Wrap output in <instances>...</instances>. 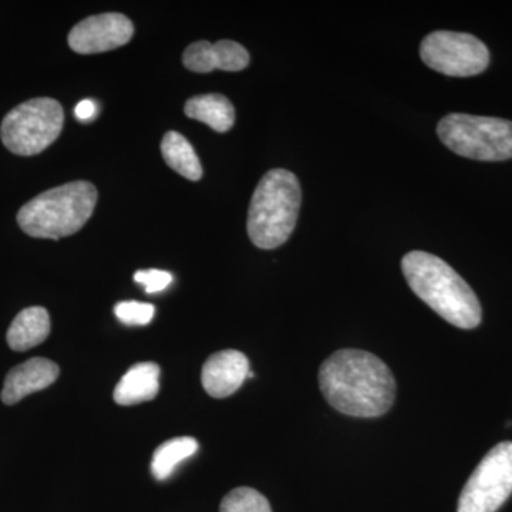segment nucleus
Here are the masks:
<instances>
[{"mask_svg": "<svg viewBox=\"0 0 512 512\" xmlns=\"http://www.w3.org/2000/svg\"><path fill=\"white\" fill-rule=\"evenodd\" d=\"M220 512H272L268 500L249 487H239L225 495Z\"/></svg>", "mask_w": 512, "mask_h": 512, "instance_id": "nucleus-18", "label": "nucleus"}, {"mask_svg": "<svg viewBox=\"0 0 512 512\" xmlns=\"http://www.w3.org/2000/svg\"><path fill=\"white\" fill-rule=\"evenodd\" d=\"M512 494V441L488 451L468 478L457 512H495Z\"/></svg>", "mask_w": 512, "mask_h": 512, "instance_id": "nucleus-7", "label": "nucleus"}, {"mask_svg": "<svg viewBox=\"0 0 512 512\" xmlns=\"http://www.w3.org/2000/svg\"><path fill=\"white\" fill-rule=\"evenodd\" d=\"M326 402L352 417H379L392 409L396 380L382 359L365 350L342 349L319 369Z\"/></svg>", "mask_w": 512, "mask_h": 512, "instance_id": "nucleus-1", "label": "nucleus"}, {"mask_svg": "<svg viewBox=\"0 0 512 512\" xmlns=\"http://www.w3.org/2000/svg\"><path fill=\"white\" fill-rule=\"evenodd\" d=\"M114 313L124 325L144 326L153 320L156 308L151 303L127 301L117 303Z\"/></svg>", "mask_w": 512, "mask_h": 512, "instance_id": "nucleus-19", "label": "nucleus"}, {"mask_svg": "<svg viewBox=\"0 0 512 512\" xmlns=\"http://www.w3.org/2000/svg\"><path fill=\"white\" fill-rule=\"evenodd\" d=\"M50 333V316L45 308L33 306L16 316L6 335L10 349L26 352L45 342Z\"/></svg>", "mask_w": 512, "mask_h": 512, "instance_id": "nucleus-13", "label": "nucleus"}, {"mask_svg": "<svg viewBox=\"0 0 512 512\" xmlns=\"http://www.w3.org/2000/svg\"><path fill=\"white\" fill-rule=\"evenodd\" d=\"M185 116L207 124L218 133H227L235 123V109L222 94H202L185 103Z\"/></svg>", "mask_w": 512, "mask_h": 512, "instance_id": "nucleus-14", "label": "nucleus"}, {"mask_svg": "<svg viewBox=\"0 0 512 512\" xmlns=\"http://www.w3.org/2000/svg\"><path fill=\"white\" fill-rule=\"evenodd\" d=\"M212 63L215 70L241 72L248 67L249 53L234 40H220L212 45Z\"/></svg>", "mask_w": 512, "mask_h": 512, "instance_id": "nucleus-17", "label": "nucleus"}, {"mask_svg": "<svg viewBox=\"0 0 512 512\" xmlns=\"http://www.w3.org/2000/svg\"><path fill=\"white\" fill-rule=\"evenodd\" d=\"M402 269L412 291L441 318L460 329L480 325L483 311L476 293L439 256L409 252L402 259Z\"/></svg>", "mask_w": 512, "mask_h": 512, "instance_id": "nucleus-2", "label": "nucleus"}, {"mask_svg": "<svg viewBox=\"0 0 512 512\" xmlns=\"http://www.w3.org/2000/svg\"><path fill=\"white\" fill-rule=\"evenodd\" d=\"M302 191L296 175L284 168L259 181L248 211V235L255 247L275 249L291 237L298 221Z\"/></svg>", "mask_w": 512, "mask_h": 512, "instance_id": "nucleus-3", "label": "nucleus"}, {"mask_svg": "<svg viewBox=\"0 0 512 512\" xmlns=\"http://www.w3.org/2000/svg\"><path fill=\"white\" fill-rule=\"evenodd\" d=\"M59 373V366L45 357H35L22 365L13 367L3 384L2 402L12 406L29 394L52 386L59 377Z\"/></svg>", "mask_w": 512, "mask_h": 512, "instance_id": "nucleus-11", "label": "nucleus"}, {"mask_svg": "<svg viewBox=\"0 0 512 512\" xmlns=\"http://www.w3.org/2000/svg\"><path fill=\"white\" fill-rule=\"evenodd\" d=\"M198 450L197 440L192 437H175L167 440L157 447L154 451L153 461H151V471L158 481L167 480L173 474L174 468L194 456Z\"/></svg>", "mask_w": 512, "mask_h": 512, "instance_id": "nucleus-16", "label": "nucleus"}, {"mask_svg": "<svg viewBox=\"0 0 512 512\" xmlns=\"http://www.w3.org/2000/svg\"><path fill=\"white\" fill-rule=\"evenodd\" d=\"M134 281L143 285L147 293H156L164 291L173 282V275L161 269H147V271H138L134 274Z\"/></svg>", "mask_w": 512, "mask_h": 512, "instance_id": "nucleus-21", "label": "nucleus"}, {"mask_svg": "<svg viewBox=\"0 0 512 512\" xmlns=\"http://www.w3.org/2000/svg\"><path fill=\"white\" fill-rule=\"evenodd\" d=\"M184 66L194 73L214 72L212 63V43L208 40L192 43L185 49L183 56Z\"/></svg>", "mask_w": 512, "mask_h": 512, "instance_id": "nucleus-20", "label": "nucleus"}, {"mask_svg": "<svg viewBox=\"0 0 512 512\" xmlns=\"http://www.w3.org/2000/svg\"><path fill=\"white\" fill-rule=\"evenodd\" d=\"M134 25L120 13H103L77 23L69 35V46L79 55H96L127 45Z\"/></svg>", "mask_w": 512, "mask_h": 512, "instance_id": "nucleus-9", "label": "nucleus"}, {"mask_svg": "<svg viewBox=\"0 0 512 512\" xmlns=\"http://www.w3.org/2000/svg\"><path fill=\"white\" fill-rule=\"evenodd\" d=\"M160 392V367L156 363H138L127 370L114 389V400L120 406L150 402Z\"/></svg>", "mask_w": 512, "mask_h": 512, "instance_id": "nucleus-12", "label": "nucleus"}, {"mask_svg": "<svg viewBox=\"0 0 512 512\" xmlns=\"http://www.w3.org/2000/svg\"><path fill=\"white\" fill-rule=\"evenodd\" d=\"M161 153L168 167L175 173L183 175L190 181L201 180L202 165L200 158L195 154L194 148L188 143L187 138L177 131H168L161 143Z\"/></svg>", "mask_w": 512, "mask_h": 512, "instance_id": "nucleus-15", "label": "nucleus"}, {"mask_svg": "<svg viewBox=\"0 0 512 512\" xmlns=\"http://www.w3.org/2000/svg\"><path fill=\"white\" fill-rule=\"evenodd\" d=\"M441 143L458 156L478 161L512 158V121L448 114L437 126Z\"/></svg>", "mask_w": 512, "mask_h": 512, "instance_id": "nucleus-5", "label": "nucleus"}, {"mask_svg": "<svg viewBox=\"0 0 512 512\" xmlns=\"http://www.w3.org/2000/svg\"><path fill=\"white\" fill-rule=\"evenodd\" d=\"M248 357L238 350H222L208 357L202 366L201 382L205 392L215 399H224L237 392L248 379Z\"/></svg>", "mask_w": 512, "mask_h": 512, "instance_id": "nucleus-10", "label": "nucleus"}, {"mask_svg": "<svg viewBox=\"0 0 512 512\" xmlns=\"http://www.w3.org/2000/svg\"><path fill=\"white\" fill-rule=\"evenodd\" d=\"M97 197L96 187L87 181H74L52 188L20 208L19 227L32 238L70 237L90 220Z\"/></svg>", "mask_w": 512, "mask_h": 512, "instance_id": "nucleus-4", "label": "nucleus"}, {"mask_svg": "<svg viewBox=\"0 0 512 512\" xmlns=\"http://www.w3.org/2000/svg\"><path fill=\"white\" fill-rule=\"evenodd\" d=\"M420 57L430 69L451 77L483 73L490 64L488 47L470 33L437 30L424 37Z\"/></svg>", "mask_w": 512, "mask_h": 512, "instance_id": "nucleus-8", "label": "nucleus"}, {"mask_svg": "<svg viewBox=\"0 0 512 512\" xmlns=\"http://www.w3.org/2000/svg\"><path fill=\"white\" fill-rule=\"evenodd\" d=\"M97 113V106L93 100H83L77 104L76 109H74V114H76L77 119L80 121H89L94 119Z\"/></svg>", "mask_w": 512, "mask_h": 512, "instance_id": "nucleus-22", "label": "nucleus"}, {"mask_svg": "<svg viewBox=\"0 0 512 512\" xmlns=\"http://www.w3.org/2000/svg\"><path fill=\"white\" fill-rule=\"evenodd\" d=\"M63 124L62 104L49 97H39L19 104L6 114L0 137L16 156H36L55 143Z\"/></svg>", "mask_w": 512, "mask_h": 512, "instance_id": "nucleus-6", "label": "nucleus"}]
</instances>
